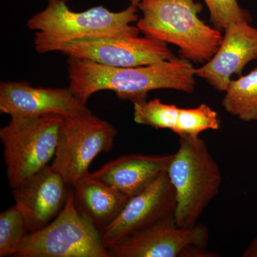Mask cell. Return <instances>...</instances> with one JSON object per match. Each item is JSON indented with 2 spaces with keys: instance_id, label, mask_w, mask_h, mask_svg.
Segmentation results:
<instances>
[{
  "instance_id": "3957f363",
  "label": "cell",
  "mask_w": 257,
  "mask_h": 257,
  "mask_svg": "<svg viewBox=\"0 0 257 257\" xmlns=\"http://www.w3.org/2000/svg\"><path fill=\"white\" fill-rule=\"evenodd\" d=\"M137 26L145 37L178 47L181 57L205 64L222 41L220 30L199 18L202 5L195 0H141Z\"/></svg>"
},
{
  "instance_id": "4fadbf2b",
  "label": "cell",
  "mask_w": 257,
  "mask_h": 257,
  "mask_svg": "<svg viewBox=\"0 0 257 257\" xmlns=\"http://www.w3.org/2000/svg\"><path fill=\"white\" fill-rule=\"evenodd\" d=\"M217 52L209 62L195 69L196 76L221 92L227 89L231 76H241L248 63L257 60V28L250 22L229 24Z\"/></svg>"
},
{
  "instance_id": "6da1fadb",
  "label": "cell",
  "mask_w": 257,
  "mask_h": 257,
  "mask_svg": "<svg viewBox=\"0 0 257 257\" xmlns=\"http://www.w3.org/2000/svg\"><path fill=\"white\" fill-rule=\"evenodd\" d=\"M195 69L191 61L182 57L134 67H109L69 57V88L85 104L93 94L101 90L114 91L120 99L140 102L147 100L148 93L155 89L192 94Z\"/></svg>"
},
{
  "instance_id": "5b68a950",
  "label": "cell",
  "mask_w": 257,
  "mask_h": 257,
  "mask_svg": "<svg viewBox=\"0 0 257 257\" xmlns=\"http://www.w3.org/2000/svg\"><path fill=\"white\" fill-rule=\"evenodd\" d=\"M64 117L45 114L12 118L0 130L9 186L15 188L48 165L55 157Z\"/></svg>"
},
{
  "instance_id": "9a60e30c",
  "label": "cell",
  "mask_w": 257,
  "mask_h": 257,
  "mask_svg": "<svg viewBox=\"0 0 257 257\" xmlns=\"http://www.w3.org/2000/svg\"><path fill=\"white\" fill-rule=\"evenodd\" d=\"M77 210L100 231L117 217L130 198L90 173L72 186Z\"/></svg>"
},
{
  "instance_id": "ac0fdd59",
  "label": "cell",
  "mask_w": 257,
  "mask_h": 257,
  "mask_svg": "<svg viewBox=\"0 0 257 257\" xmlns=\"http://www.w3.org/2000/svg\"><path fill=\"white\" fill-rule=\"evenodd\" d=\"M134 121L160 130L167 128L174 132L178 120L179 109L175 104L162 102L159 99L133 103Z\"/></svg>"
},
{
  "instance_id": "277c9868",
  "label": "cell",
  "mask_w": 257,
  "mask_h": 257,
  "mask_svg": "<svg viewBox=\"0 0 257 257\" xmlns=\"http://www.w3.org/2000/svg\"><path fill=\"white\" fill-rule=\"evenodd\" d=\"M179 137V148L173 154L167 174L175 193L176 224L188 227L197 224L219 193L223 179L204 140Z\"/></svg>"
},
{
  "instance_id": "30bf717a",
  "label": "cell",
  "mask_w": 257,
  "mask_h": 257,
  "mask_svg": "<svg viewBox=\"0 0 257 257\" xmlns=\"http://www.w3.org/2000/svg\"><path fill=\"white\" fill-rule=\"evenodd\" d=\"M0 110L12 118L52 114L72 117L91 112L69 88H37L27 82L1 83Z\"/></svg>"
},
{
  "instance_id": "2e32d148",
  "label": "cell",
  "mask_w": 257,
  "mask_h": 257,
  "mask_svg": "<svg viewBox=\"0 0 257 257\" xmlns=\"http://www.w3.org/2000/svg\"><path fill=\"white\" fill-rule=\"evenodd\" d=\"M224 92L221 104L226 112L246 122H257V67L231 79Z\"/></svg>"
},
{
  "instance_id": "8992f818",
  "label": "cell",
  "mask_w": 257,
  "mask_h": 257,
  "mask_svg": "<svg viewBox=\"0 0 257 257\" xmlns=\"http://www.w3.org/2000/svg\"><path fill=\"white\" fill-rule=\"evenodd\" d=\"M19 257H111L100 231L79 213L69 191L63 209L45 227L32 233Z\"/></svg>"
},
{
  "instance_id": "d6986e66",
  "label": "cell",
  "mask_w": 257,
  "mask_h": 257,
  "mask_svg": "<svg viewBox=\"0 0 257 257\" xmlns=\"http://www.w3.org/2000/svg\"><path fill=\"white\" fill-rule=\"evenodd\" d=\"M220 124L217 112L207 104H202L195 108H180L173 133L197 138L206 130H219Z\"/></svg>"
},
{
  "instance_id": "603a6c76",
  "label": "cell",
  "mask_w": 257,
  "mask_h": 257,
  "mask_svg": "<svg viewBox=\"0 0 257 257\" xmlns=\"http://www.w3.org/2000/svg\"><path fill=\"white\" fill-rule=\"evenodd\" d=\"M140 2H141V0H130V3H131L130 5L138 8V5L140 4Z\"/></svg>"
},
{
  "instance_id": "52a82bcc",
  "label": "cell",
  "mask_w": 257,
  "mask_h": 257,
  "mask_svg": "<svg viewBox=\"0 0 257 257\" xmlns=\"http://www.w3.org/2000/svg\"><path fill=\"white\" fill-rule=\"evenodd\" d=\"M116 128L92 112L64 117L51 167L69 186L87 176L93 160L112 149Z\"/></svg>"
},
{
  "instance_id": "7402d4cb",
  "label": "cell",
  "mask_w": 257,
  "mask_h": 257,
  "mask_svg": "<svg viewBox=\"0 0 257 257\" xmlns=\"http://www.w3.org/2000/svg\"><path fill=\"white\" fill-rule=\"evenodd\" d=\"M243 257H257V234L242 253Z\"/></svg>"
},
{
  "instance_id": "9c48e42d",
  "label": "cell",
  "mask_w": 257,
  "mask_h": 257,
  "mask_svg": "<svg viewBox=\"0 0 257 257\" xmlns=\"http://www.w3.org/2000/svg\"><path fill=\"white\" fill-rule=\"evenodd\" d=\"M175 209V190L165 172L143 192L130 198L117 217L101 231L104 246L108 249L174 217Z\"/></svg>"
},
{
  "instance_id": "7a4b0ae2",
  "label": "cell",
  "mask_w": 257,
  "mask_h": 257,
  "mask_svg": "<svg viewBox=\"0 0 257 257\" xmlns=\"http://www.w3.org/2000/svg\"><path fill=\"white\" fill-rule=\"evenodd\" d=\"M138 7L113 13L103 6L82 13L69 10L67 0H48L46 8L28 20L27 25L35 30V47L40 54L60 52L62 45L74 40L100 37H138Z\"/></svg>"
},
{
  "instance_id": "e0dca14e",
  "label": "cell",
  "mask_w": 257,
  "mask_h": 257,
  "mask_svg": "<svg viewBox=\"0 0 257 257\" xmlns=\"http://www.w3.org/2000/svg\"><path fill=\"white\" fill-rule=\"evenodd\" d=\"M26 221L16 206L0 214V256H16L30 236Z\"/></svg>"
},
{
  "instance_id": "8fae6325",
  "label": "cell",
  "mask_w": 257,
  "mask_h": 257,
  "mask_svg": "<svg viewBox=\"0 0 257 257\" xmlns=\"http://www.w3.org/2000/svg\"><path fill=\"white\" fill-rule=\"evenodd\" d=\"M209 233L200 223L177 226L171 217L108 248L111 257H179L189 245L207 248Z\"/></svg>"
},
{
  "instance_id": "ffe728a7",
  "label": "cell",
  "mask_w": 257,
  "mask_h": 257,
  "mask_svg": "<svg viewBox=\"0 0 257 257\" xmlns=\"http://www.w3.org/2000/svg\"><path fill=\"white\" fill-rule=\"evenodd\" d=\"M214 28L224 30L229 24L236 22L251 23V17L240 7L237 0H204Z\"/></svg>"
},
{
  "instance_id": "44dd1931",
  "label": "cell",
  "mask_w": 257,
  "mask_h": 257,
  "mask_svg": "<svg viewBox=\"0 0 257 257\" xmlns=\"http://www.w3.org/2000/svg\"><path fill=\"white\" fill-rule=\"evenodd\" d=\"M220 256L219 253L208 251L206 247L189 245L182 250L179 257H217Z\"/></svg>"
},
{
  "instance_id": "5bb4252c",
  "label": "cell",
  "mask_w": 257,
  "mask_h": 257,
  "mask_svg": "<svg viewBox=\"0 0 257 257\" xmlns=\"http://www.w3.org/2000/svg\"><path fill=\"white\" fill-rule=\"evenodd\" d=\"M173 154L168 155H124L108 162L92 177L117 189L131 198L143 192L167 172Z\"/></svg>"
},
{
  "instance_id": "7c38bea8",
  "label": "cell",
  "mask_w": 257,
  "mask_h": 257,
  "mask_svg": "<svg viewBox=\"0 0 257 257\" xmlns=\"http://www.w3.org/2000/svg\"><path fill=\"white\" fill-rule=\"evenodd\" d=\"M68 186L47 165L13 189L15 205L23 214L31 234L46 226L62 211L68 198Z\"/></svg>"
},
{
  "instance_id": "ba28073f",
  "label": "cell",
  "mask_w": 257,
  "mask_h": 257,
  "mask_svg": "<svg viewBox=\"0 0 257 257\" xmlns=\"http://www.w3.org/2000/svg\"><path fill=\"white\" fill-rule=\"evenodd\" d=\"M60 52L114 67H140L176 57L167 43L145 36L82 39L64 44Z\"/></svg>"
}]
</instances>
